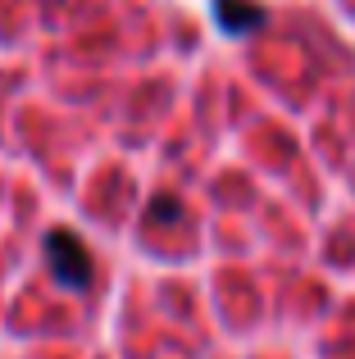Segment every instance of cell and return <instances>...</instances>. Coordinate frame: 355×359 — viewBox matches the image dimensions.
I'll list each match as a JSON object with an SVG mask.
<instances>
[{
  "label": "cell",
  "instance_id": "obj_1",
  "mask_svg": "<svg viewBox=\"0 0 355 359\" xmlns=\"http://www.w3.org/2000/svg\"><path fill=\"white\" fill-rule=\"evenodd\" d=\"M46 259H51V273L64 282V287L82 291L91 282V255H87V245L73 237V232L55 228L51 237H46Z\"/></svg>",
  "mask_w": 355,
  "mask_h": 359
},
{
  "label": "cell",
  "instance_id": "obj_2",
  "mask_svg": "<svg viewBox=\"0 0 355 359\" xmlns=\"http://www.w3.org/2000/svg\"><path fill=\"white\" fill-rule=\"evenodd\" d=\"M214 14H219L223 32H255V27L264 23V9H260L255 0H219Z\"/></svg>",
  "mask_w": 355,
  "mask_h": 359
},
{
  "label": "cell",
  "instance_id": "obj_3",
  "mask_svg": "<svg viewBox=\"0 0 355 359\" xmlns=\"http://www.w3.org/2000/svg\"><path fill=\"white\" fill-rule=\"evenodd\" d=\"M178 214H182V205L173 201V196H155L151 201V210H146V223H178Z\"/></svg>",
  "mask_w": 355,
  "mask_h": 359
}]
</instances>
